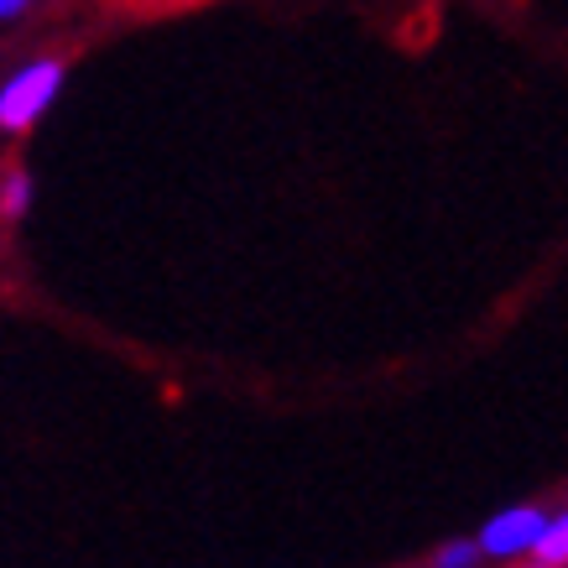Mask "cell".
Returning <instances> with one entry per match:
<instances>
[{
	"label": "cell",
	"mask_w": 568,
	"mask_h": 568,
	"mask_svg": "<svg viewBox=\"0 0 568 568\" xmlns=\"http://www.w3.org/2000/svg\"><path fill=\"white\" fill-rule=\"evenodd\" d=\"M27 11V0H0V17H21Z\"/></svg>",
	"instance_id": "obj_6"
},
{
	"label": "cell",
	"mask_w": 568,
	"mask_h": 568,
	"mask_svg": "<svg viewBox=\"0 0 568 568\" xmlns=\"http://www.w3.org/2000/svg\"><path fill=\"white\" fill-rule=\"evenodd\" d=\"M542 521H548V511L542 506H511V511H500L496 521H485V532L475 537V548H480V558H521V552L532 548V537L542 532Z\"/></svg>",
	"instance_id": "obj_2"
},
{
	"label": "cell",
	"mask_w": 568,
	"mask_h": 568,
	"mask_svg": "<svg viewBox=\"0 0 568 568\" xmlns=\"http://www.w3.org/2000/svg\"><path fill=\"white\" fill-rule=\"evenodd\" d=\"M521 568H568V511L542 521V532L532 537V548L521 552Z\"/></svg>",
	"instance_id": "obj_3"
},
{
	"label": "cell",
	"mask_w": 568,
	"mask_h": 568,
	"mask_svg": "<svg viewBox=\"0 0 568 568\" xmlns=\"http://www.w3.org/2000/svg\"><path fill=\"white\" fill-rule=\"evenodd\" d=\"M63 69H69L63 58H37L0 89V131H32L37 115L48 110L58 84H63Z\"/></svg>",
	"instance_id": "obj_1"
},
{
	"label": "cell",
	"mask_w": 568,
	"mask_h": 568,
	"mask_svg": "<svg viewBox=\"0 0 568 568\" xmlns=\"http://www.w3.org/2000/svg\"><path fill=\"white\" fill-rule=\"evenodd\" d=\"M475 558H480L475 542H454V548L438 552V568H475Z\"/></svg>",
	"instance_id": "obj_5"
},
{
	"label": "cell",
	"mask_w": 568,
	"mask_h": 568,
	"mask_svg": "<svg viewBox=\"0 0 568 568\" xmlns=\"http://www.w3.org/2000/svg\"><path fill=\"white\" fill-rule=\"evenodd\" d=\"M27 199H32L27 173H11V178H6V189H0V214H11V220H17L21 209H27Z\"/></svg>",
	"instance_id": "obj_4"
}]
</instances>
